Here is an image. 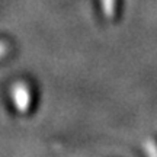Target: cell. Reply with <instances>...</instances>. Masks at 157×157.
Here are the masks:
<instances>
[{"mask_svg": "<svg viewBox=\"0 0 157 157\" xmlns=\"http://www.w3.org/2000/svg\"><path fill=\"white\" fill-rule=\"evenodd\" d=\"M13 98H15V105L19 109V112H26L29 103H31V95H29L26 84H15L13 86Z\"/></svg>", "mask_w": 157, "mask_h": 157, "instance_id": "1", "label": "cell"}, {"mask_svg": "<svg viewBox=\"0 0 157 157\" xmlns=\"http://www.w3.org/2000/svg\"><path fill=\"white\" fill-rule=\"evenodd\" d=\"M7 50H9L7 44H5V42H0V57L6 56V54H7Z\"/></svg>", "mask_w": 157, "mask_h": 157, "instance_id": "2", "label": "cell"}]
</instances>
